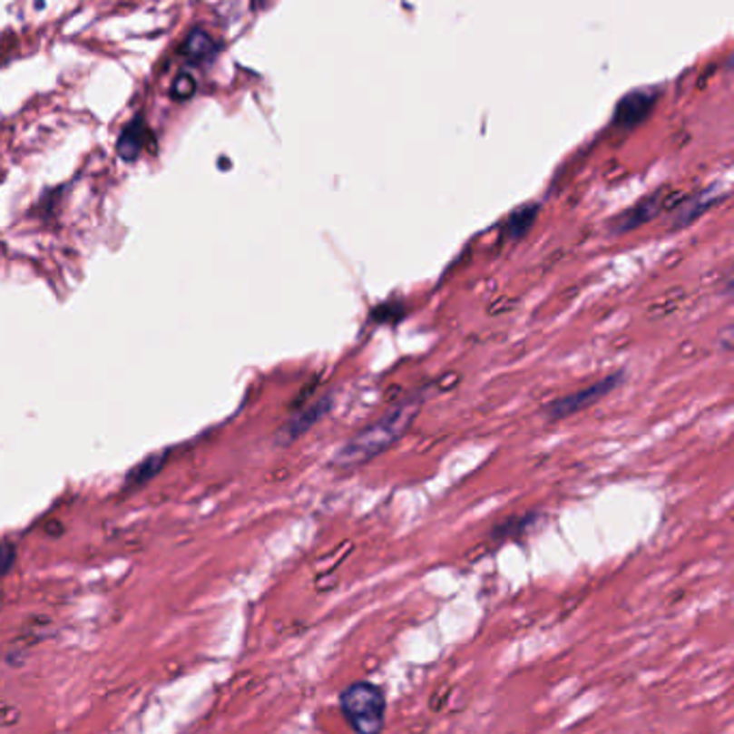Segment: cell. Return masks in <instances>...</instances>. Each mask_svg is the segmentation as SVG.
<instances>
[{
	"label": "cell",
	"mask_w": 734,
	"mask_h": 734,
	"mask_svg": "<svg viewBox=\"0 0 734 734\" xmlns=\"http://www.w3.org/2000/svg\"><path fill=\"white\" fill-rule=\"evenodd\" d=\"M536 216H539V205H522L519 210L513 211L511 218H508V235H511V240H519V237L528 233Z\"/></svg>",
	"instance_id": "30bf717a"
},
{
	"label": "cell",
	"mask_w": 734,
	"mask_h": 734,
	"mask_svg": "<svg viewBox=\"0 0 734 734\" xmlns=\"http://www.w3.org/2000/svg\"><path fill=\"white\" fill-rule=\"evenodd\" d=\"M194 91H196V83L190 73H181V76L175 80V84H172V95H175L177 100H188Z\"/></svg>",
	"instance_id": "7c38bea8"
},
{
	"label": "cell",
	"mask_w": 734,
	"mask_h": 734,
	"mask_svg": "<svg viewBox=\"0 0 734 734\" xmlns=\"http://www.w3.org/2000/svg\"><path fill=\"white\" fill-rule=\"evenodd\" d=\"M621 381H622V373H616V375H610V377L597 381V384H591V386H586V388L573 392V395L558 398V401H553L552 406L545 409L547 418L563 420L577 412H582V409L594 406V403L601 401V398L608 395V392L614 390Z\"/></svg>",
	"instance_id": "3957f363"
},
{
	"label": "cell",
	"mask_w": 734,
	"mask_h": 734,
	"mask_svg": "<svg viewBox=\"0 0 734 734\" xmlns=\"http://www.w3.org/2000/svg\"><path fill=\"white\" fill-rule=\"evenodd\" d=\"M329 407H332V396L323 395L317 398V401L308 403V406H304L302 409H298V412L280 426L276 442L282 444V446L296 442V439L302 437L306 431L313 429L317 422H319L323 416L329 412Z\"/></svg>",
	"instance_id": "277c9868"
},
{
	"label": "cell",
	"mask_w": 734,
	"mask_h": 734,
	"mask_svg": "<svg viewBox=\"0 0 734 734\" xmlns=\"http://www.w3.org/2000/svg\"><path fill=\"white\" fill-rule=\"evenodd\" d=\"M161 464H164V455L149 456L147 461H142L141 465L134 467V470L130 472V476H127V484H130V487H134V484L147 483L149 478H153L155 474H158Z\"/></svg>",
	"instance_id": "8fae6325"
},
{
	"label": "cell",
	"mask_w": 734,
	"mask_h": 734,
	"mask_svg": "<svg viewBox=\"0 0 734 734\" xmlns=\"http://www.w3.org/2000/svg\"><path fill=\"white\" fill-rule=\"evenodd\" d=\"M652 102H655V95L649 93V91H633V93L625 95L614 113V123L621 127L638 125L649 114Z\"/></svg>",
	"instance_id": "8992f818"
},
{
	"label": "cell",
	"mask_w": 734,
	"mask_h": 734,
	"mask_svg": "<svg viewBox=\"0 0 734 734\" xmlns=\"http://www.w3.org/2000/svg\"><path fill=\"white\" fill-rule=\"evenodd\" d=\"M718 201V194L713 192V190H702L700 194H693L690 199L683 201L679 207H676L674 211V227H687V224H691L693 220H698V216H702L704 211L709 210L710 205Z\"/></svg>",
	"instance_id": "52a82bcc"
},
{
	"label": "cell",
	"mask_w": 734,
	"mask_h": 734,
	"mask_svg": "<svg viewBox=\"0 0 734 734\" xmlns=\"http://www.w3.org/2000/svg\"><path fill=\"white\" fill-rule=\"evenodd\" d=\"M181 52L188 56L190 61L203 63L210 59V56H213V52H216V42H213L203 28H194V31L188 34Z\"/></svg>",
	"instance_id": "9c48e42d"
},
{
	"label": "cell",
	"mask_w": 734,
	"mask_h": 734,
	"mask_svg": "<svg viewBox=\"0 0 734 734\" xmlns=\"http://www.w3.org/2000/svg\"><path fill=\"white\" fill-rule=\"evenodd\" d=\"M663 207H666V203H663V190H659V192L649 196V199H644L629 211L621 213V216L612 222V230H614V233H627V230L640 227V224L646 222V220L655 218Z\"/></svg>",
	"instance_id": "5b68a950"
},
{
	"label": "cell",
	"mask_w": 734,
	"mask_h": 734,
	"mask_svg": "<svg viewBox=\"0 0 734 734\" xmlns=\"http://www.w3.org/2000/svg\"><path fill=\"white\" fill-rule=\"evenodd\" d=\"M142 142H144V123L141 117H136L123 132H121L117 152L125 161H134L138 155H141Z\"/></svg>",
	"instance_id": "ba28073f"
},
{
	"label": "cell",
	"mask_w": 734,
	"mask_h": 734,
	"mask_svg": "<svg viewBox=\"0 0 734 734\" xmlns=\"http://www.w3.org/2000/svg\"><path fill=\"white\" fill-rule=\"evenodd\" d=\"M340 709L357 734H379L386 721V698L371 683H356L340 693Z\"/></svg>",
	"instance_id": "7a4b0ae2"
},
{
	"label": "cell",
	"mask_w": 734,
	"mask_h": 734,
	"mask_svg": "<svg viewBox=\"0 0 734 734\" xmlns=\"http://www.w3.org/2000/svg\"><path fill=\"white\" fill-rule=\"evenodd\" d=\"M426 401V392H414L392 406L381 418H377L367 429L356 433L343 448L334 456V464L338 467H357L367 461L388 450L392 444L406 436L409 426L414 425L422 403Z\"/></svg>",
	"instance_id": "6da1fadb"
},
{
	"label": "cell",
	"mask_w": 734,
	"mask_h": 734,
	"mask_svg": "<svg viewBox=\"0 0 734 734\" xmlns=\"http://www.w3.org/2000/svg\"><path fill=\"white\" fill-rule=\"evenodd\" d=\"M15 563V547L11 543H0V577H5Z\"/></svg>",
	"instance_id": "4fadbf2b"
}]
</instances>
